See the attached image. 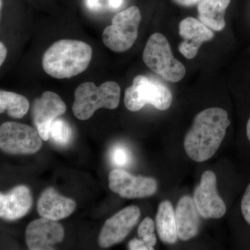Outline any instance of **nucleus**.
<instances>
[{
    "mask_svg": "<svg viewBox=\"0 0 250 250\" xmlns=\"http://www.w3.org/2000/svg\"><path fill=\"white\" fill-rule=\"evenodd\" d=\"M71 127L66 121L62 119H56L51 126L49 136L54 143L59 146H66L72 139Z\"/></svg>",
    "mask_w": 250,
    "mask_h": 250,
    "instance_id": "obj_20",
    "label": "nucleus"
},
{
    "mask_svg": "<svg viewBox=\"0 0 250 250\" xmlns=\"http://www.w3.org/2000/svg\"><path fill=\"white\" fill-rule=\"evenodd\" d=\"M129 250H154L153 247L149 246L146 241L143 240L134 238L130 241L128 244Z\"/></svg>",
    "mask_w": 250,
    "mask_h": 250,
    "instance_id": "obj_24",
    "label": "nucleus"
},
{
    "mask_svg": "<svg viewBox=\"0 0 250 250\" xmlns=\"http://www.w3.org/2000/svg\"><path fill=\"white\" fill-rule=\"evenodd\" d=\"M216 184L214 172L207 170L202 174L200 184L195 189L192 199L202 218L219 219L226 213V205L218 195Z\"/></svg>",
    "mask_w": 250,
    "mask_h": 250,
    "instance_id": "obj_8",
    "label": "nucleus"
},
{
    "mask_svg": "<svg viewBox=\"0 0 250 250\" xmlns=\"http://www.w3.org/2000/svg\"><path fill=\"white\" fill-rule=\"evenodd\" d=\"M123 0H108V6L111 9H118L121 7Z\"/></svg>",
    "mask_w": 250,
    "mask_h": 250,
    "instance_id": "obj_28",
    "label": "nucleus"
},
{
    "mask_svg": "<svg viewBox=\"0 0 250 250\" xmlns=\"http://www.w3.org/2000/svg\"><path fill=\"white\" fill-rule=\"evenodd\" d=\"M87 7L93 11H100L108 6V0H85Z\"/></svg>",
    "mask_w": 250,
    "mask_h": 250,
    "instance_id": "obj_25",
    "label": "nucleus"
},
{
    "mask_svg": "<svg viewBox=\"0 0 250 250\" xmlns=\"http://www.w3.org/2000/svg\"><path fill=\"white\" fill-rule=\"evenodd\" d=\"M112 164L118 167H126L131 164L132 157L129 149L122 145H117L110 152Z\"/></svg>",
    "mask_w": 250,
    "mask_h": 250,
    "instance_id": "obj_21",
    "label": "nucleus"
},
{
    "mask_svg": "<svg viewBox=\"0 0 250 250\" xmlns=\"http://www.w3.org/2000/svg\"><path fill=\"white\" fill-rule=\"evenodd\" d=\"M247 136H248V139L250 142V117L248 120V124H247Z\"/></svg>",
    "mask_w": 250,
    "mask_h": 250,
    "instance_id": "obj_29",
    "label": "nucleus"
},
{
    "mask_svg": "<svg viewBox=\"0 0 250 250\" xmlns=\"http://www.w3.org/2000/svg\"><path fill=\"white\" fill-rule=\"evenodd\" d=\"M154 229H155V225L152 219L149 217L144 218L138 229L139 236L142 238L143 241H146L149 246L153 248L157 242V238L154 233Z\"/></svg>",
    "mask_w": 250,
    "mask_h": 250,
    "instance_id": "obj_22",
    "label": "nucleus"
},
{
    "mask_svg": "<svg viewBox=\"0 0 250 250\" xmlns=\"http://www.w3.org/2000/svg\"><path fill=\"white\" fill-rule=\"evenodd\" d=\"M64 229L55 220L41 218L29 224L25 231L26 244L31 250L53 249L63 240Z\"/></svg>",
    "mask_w": 250,
    "mask_h": 250,
    "instance_id": "obj_12",
    "label": "nucleus"
},
{
    "mask_svg": "<svg viewBox=\"0 0 250 250\" xmlns=\"http://www.w3.org/2000/svg\"><path fill=\"white\" fill-rule=\"evenodd\" d=\"M29 109V102L25 97L13 92H0V113L6 112L11 118H22Z\"/></svg>",
    "mask_w": 250,
    "mask_h": 250,
    "instance_id": "obj_19",
    "label": "nucleus"
},
{
    "mask_svg": "<svg viewBox=\"0 0 250 250\" xmlns=\"http://www.w3.org/2000/svg\"><path fill=\"white\" fill-rule=\"evenodd\" d=\"M120 99L121 87L116 82H104L98 87L93 82H85L75 90L72 111L79 120L86 121L99 108L116 109Z\"/></svg>",
    "mask_w": 250,
    "mask_h": 250,
    "instance_id": "obj_3",
    "label": "nucleus"
},
{
    "mask_svg": "<svg viewBox=\"0 0 250 250\" xmlns=\"http://www.w3.org/2000/svg\"><path fill=\"white\" fill-rule=\"evenodd\" d=\"M7 55V49L3 42H0V65H2Z\"/></svg>",
    "mask_w": 250,
    "mask_h": 250,
    "instance_id": "obj_27",
    "label": "nucleus"
},
{
    "mask_svg": "<svg viewBox=\"0 0 250 250\" xmlns=\"http://www.w3.org/2000/svg\"><path fill=\"white\" fill-rule=\"evenodd\" d=\"M108 187L112 191L126 199L152 196L158 189L156 179L134 176L123 169H115L110 172Z\"/></svg>",
    "mask_w": 250,
    "mask_h": 250,
    "instance_id": "obj_9",
    "label": "nucleus"
},
{
    "mask_svg": "<svg viewBox=\"0 0 250 250\" xmlns=\"http://www.w3.org/2000/svg\"><path fill=\"white\" fill-rule=\"evenodd\" d=\"M230 124L228 112L221 108H208L197 113L184 138L188 157L196 162L210 159L220 147Z\"/></svg>",
    "mask_w": 250,
    "mask_h": 250,
    "instance_id": "obj_1",
    "label": "nucleus"
},
{
    "mask_svg": "<svg viewBox=\"0 0 250 250\" xmlns=\"http://www.w3.org/2000/svg\"><path fill=\"white\" fill-rule=\"evenodd\" d=\"M231 0H202L197 6L199 20L212 30L220 31L225 27V15Z\"/></svg>",
    "mask_w": 250,
    "mask_h": 250,
    "instance_id": "obj_17",
    "label": "nucleus"
},
{
    "mask_svg": "<svg viewBox=\"0 0 250 250\" xmlns=\"http://www.w3.org/2000/svg\"><path fill=\"white\" fill-rule=\"evenodd\" d=\"M37 130L27 125L6 122L0 126V147L10 154H31L42 146Z\"/></svg>",
    "mask_w": 250,
    "mask_h": 250,
    "instance_id": "obj_7",
    "label": "nucleus"
},
{
    "mask_svg": "<svg viewBox=\"0 0 250 250\" xmlns=\"http://www.w3.org/2000/svg\"><path fill=\"white\" fill-rule=\"evenodd\" d=\"M241 212L243 218L250 225V183L247 187L241 200Z\"/></svg>",
    "mask_w": 250,
    "mask_h": 250,
    "instance_id": "obj_23",
    "label": "nucleus"
},
{
    "mask_svg": "<svg viewBox=\"0 0 250 250\" xmlns=\"http://www.w3.org/2000/svg\"><path fill=\"white\" fill-rule=\"evenodd\" d=\"M140 216L139 207L132 205L108 218L99 234V246L106 248L121 243L137 224Z\"/></svg>",
    "mask_w": 250,
    "mask_h": 250,
    "instance_id": "obj_10",
    "label": "nucleus"
},
{
    "mask_svg": "<svg viewBox=\"0 0 250 250\" xmlns=\"http://www.w3.org/2000/svg\"><path fill=\"white\" fill-rule=\"evenodd\" d=\"M30 190L26 186H18L8 193L0 194V216L13 221L24 216L32 206Z\"/></svg>",
    "mask_w": 250,
    "mask_h": 250,
    "instance_id": "obj_14",
    "label": "nucleus"
},
{
    "mask_svg": "<svg viewBox=\"0 0 250 250\" xmlns=\"http://www.w3.org/2000/svg\"><path fill=\"white\" fill-rule=\"evenodd\" d=\"M141 21V11L137 6H130L118 13L112 20L111 25L104 30V44L113 52H126L137 39Z\"/></svg>",
    "mask_w": 250,
    "mask_h": 250,
    "instance_id": "obj_6",
    "label": "nucleus"
},
{
    "mask_svg": "<svg viewBox=\"0 0 250 250\" xmlns=\"http://www.w3.org/2000/svg\"><path fill=\"white\" fill-rule=\"evenodd\" d=\"M179 33L184 39L179 44V50L188 59L195 58L202 44L214 37L210 28L191 17L185 18L180 22Z\"/></svg>",
    "mask_w": 250,
    "mask_h": 250,
    "instance_id": "obj_13",
    "label": "nucleus"
},
{
    "mask_svg": "<svg viewBox=\"0 0 250 250\" xmlns=\"http://www.w3.org/2000/svg\"><path fill=\"white\" fill-rule=\"evenodd\" d=\"M146 65L164 80L176 83L183 80L186 67L172 54L168 41L160 33H155L148 39L143 51Z\"/></svg>",
    "mask_w": 250,
    "mask_h": 250,
    "instance_id": "obj_5",
    "label": "nucleus"
},
{
    "mask_svg": "<svg viewBox=\"0 0 250 250\" xmlns=\"http://www.w3.org/2000/svg\"><path fill=\"white\" fill-rule=\"evenodd\" d=\"M193 199L184 195L179 199L175 210L177 234L181 241H187L197 236L200 220Z\"/></svg>",
    "mask_w": 250,
    "mask_h": 250,
    "instance_id": "obj_16",
    "label": "nucleus"
},
{
    "mask_svg": "<svg viewBox=\"0 0 250 250\" xmlns=\"http://www.w3.org/2000/svg\"><path fill=\"white\" fill-rule=\"evenodd\" d=\"M76 208L74 200L61 195L53 188L45 189L37 204L38 213L41 218L58 221L67 218Z\"/></svg>",
    "mask_w": 250,
    "mask_h": 250,
    "instance_id": "obj_15",
    "label": "nucleus"
},
{
    "mask_svg": "<svg viewBox=\"0 0 250 250\" xmlns=\"http://www.w3.org/2000/svg\"><path fill=\"white\" fill-rule=\"evenodd\" d=\"M156 228L161 241L167 244H174L177 241L175 210L170 201L161 202L156 216Z\"/></svg>",
    "mask_w": 250,
    "mask_h": 250,
    "instance_id": "obj_18",
    "label": "nucleus"
},
{
    "mask_svg": "<svg viewBox=\"0 0 250 250\" xmlns=\"http://www.w3.org/2000/svg\"><path fill=\"white\" fill-rule=\"evenodd\" d=\"M177 4L183 6H190L196 4L202 0H174Z\"/></svg>",
    "mask_w": 250,
    "mask_h": 250,
    "instance_id": "obj_26",
    "label": "nucleus"
},
{
    "mask_svg": "<svg viewBox=\"0 0 250 250\" xmlns=\"http://www.w3.org/2000/svg\"><path fill=\"white\" fill-rule=\"evenodd\" d=\"M124 101L130 111H139L146 104L166 111L172 104V95L170 90L157 79L138 75L132 85L125 90Z\"/></svg>",
    "mask_w": 250,
    "mask_h": 250,
    "instance_id": "obj_4",
    "label": "nucleus"
},
{
    "mask_svg": "<svg viewBox=\"0 0 250 250\" xmlns=\"http://www.w3.org/2000/svg\"><path fill=\"white\" fill-rule=\"evenodd\" d=\"M92 55L91 47L83 41L61 40L46 50L42 57V67L54 78H71L88 68Z\"/></svg>",
    "mask_w": 250,
    "mask_h": 250,
    "instance_id": "obj_2",
    "label": "nucleus"
},
{
    "mask_svg": "<svg viewBox=\"0 0 250 250\" xmlns=\"http://www.w3.org/2000/svg\"><path fill=\"white\" fill-rule=\"evenodd\" d=\"M66 105L57 94L45 91L34 101L32 116L37 131L42 141L49 139L52 123L66 111Z\"/></svg>",
    "mask_w": 250,
    "mask_h": 250,
    "instance_id": "obj_11",
    "label": "nucleus"
}]
</instances>
